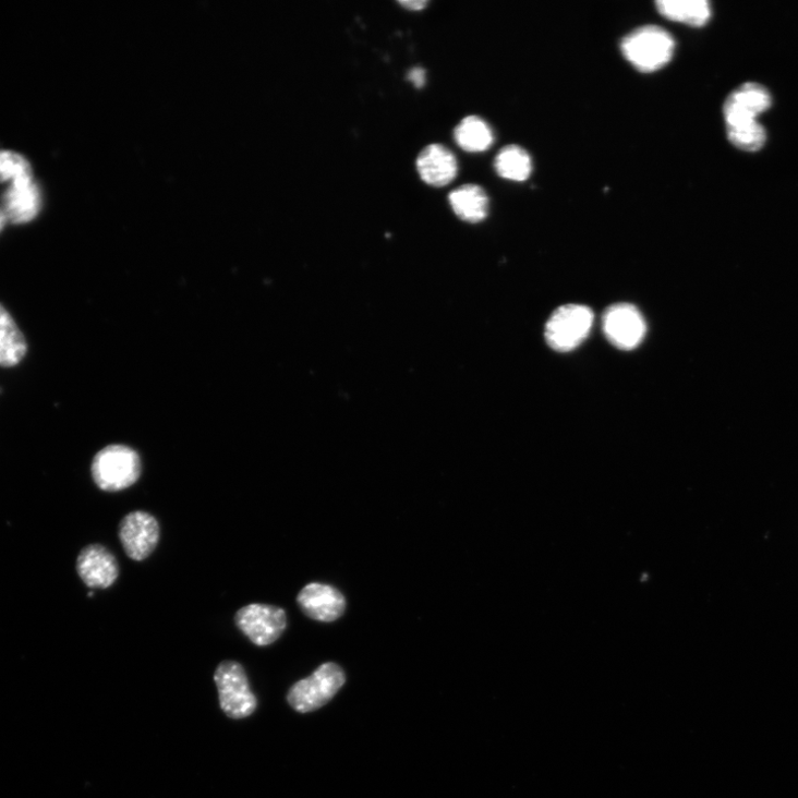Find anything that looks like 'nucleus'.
I'll use <instances>...</instances> for the list:
<instances>
[{
    "instance_id": "obj_1",
    "label": "nucleus",
    "mask_w": 798,
    "mask_h": 798,
    "mask_svg": "<svg viewBox=\"0 0 798 798\" xmlns=\"http://www.w3.org/2000/svg\"><path fill=\"white\" fill-rule=\"evenodd\" d=\"M676 50L674 37L658 26H643L621 41L624 57L642 73H653L667 65Z\"/></svg>"
},
{
    "instance_id": "obj_2",
    "label": "nucleus",
    "mask_w": 798,
    "mask_h": 798,
    "mask_svg": "<svg viewBox=\"0 0 798 798\" xmlns=\"http://www.w3.org/2000/svg\"><path fill=\"white\" fill-rule=\"evenodd\" d=\"M142 459L137 451L123 445L100 450L92 463V476L104 492L117 493L135 485L142 476Z\"/></svg>"
},
{
    "instance_id": "obj_3",
    "label": "nucleus",
    "mask_w": 798,
    "mask_h": 798,
    "mask_svg": "<svg viewBox=\"0 0 798 798\" xmlns=\"http://www.w3.org/2000/svg\"><path fill=\"white\" fill-rule=\"evenodd\" d=\"M344 684L346 674L340 665L324 663L313 675L291 688L288 701L295 711L309 713L328 703Z\"/></svg>"
},
{
    "instance_id": "obj_4",
    "label": "nucleus",
    "mask_w": 798,
    "mask_h": 798,
    "mask_svg": "<svg viewBox=\"0 0 798 798\" xmlns=\"http://www.w3.org/2000/svg\"><path fill=\"white\" fill-rule=\"evenodd\" d=\"M592 311L583 305L559 307L549 318L545 337L548 346L561 353L577 349L589 336L593 324Z\"/></svg>"
},
{
    "instance_id": "obj_5",
    "label": "nucleus",
    "mask_w": 798,
    "mask_h": 798,
    "mask_svg": "<svg viewBox=\"0 0 798 798\" xmlns=\"http://www.w3.org/2000/svg\"><path fill=\"white\" fill-rule=\"evenodd\" d=\"M215 681L219 691L220 706L229 717L240 720L254 713L257 700L240 663L235 661L220 663Z\"/></svg>"
},
{
    "instance_id": "obj_6",
    "label": "nucleus",
    "mask_w": 798,
    "mask_h": 798,
    "mask_svg": "<svg viewBox=\"0 0 798 798\" xmlns=\"http://www.w3.org/2000/svg\"><path fill=\"white\" fill-rule=\"evenodd\" d=\"M772 106V97L762 85L747 83L732 93L723 106L727 135L755 126L758 117Z\"/></svg>"
},
{
    "instance_id": "obj_7",
    "label": "nucleus",
    "mask_w": 798,
    "mask_h": 798,
    "mask_svg": "<svg viewBox=\"0 0 798 798\" xmlns=\"http://www.w3.org/2000/svg\"><path fill=\"white\" fill-rule=\"evenodd\" d=\"M235 625L252 643L265 646L275 643L283 634L288 619L282 608L252 604L237 613Z\"/></svg>"
},
{
    "instance_id": "obj_8",
    "label": "nucleus",
    "mask_w": 798,
    "mask_h": 798,
    "mask_svg": "<svg viewBox=\"0 0 798 798\" xmlns=\"http://www.w3.org/2000/svg\"><path fill=\"white\" fill-rule=\"evenodd\" d=\"M119 540L130 559L143 561L158 546L160 540L159 522L146 511L130 512L119 524Z\"/></svg>"
},
{
    "instance_id": "obj_9",
    "label": "nucleus",
    "mask_w": 798,
    "mask_h": 798,
    "mask_svg": "<svg viewBox=\"0 0 798 798\" xmlns=\"http://www.w3.org/2000/svg\"><path fill=\"white\" fill-rule=\"evenodd\" d=\"M604 331L614 347L622 351H632L643 341L646 325L637 307L621 303L613 305L606 311Z\"/></svg>"
},
{
    "instance_id": "obj_10",
    "label": "nucleus",
    "mask_w": 798,
    "mask_h": 798,
    "mask_svg": "<svg viewBox=\"0 0 798 798\" xmlns=\"http://www.w3.org/2000/svg\"><path fill=\"white\" fill-rule=\"evenodd\" d=\"M298 604L305 616L322 622L338 620L347 608V601L341 591L317 582L310 583L300 591Z\"/></svg>"
},
{
    "instance_id": "obj_11",
    "label": "nucleus",
    "mask_w": 798,
    "mask_h": 798,
    "mask_svg": "<svg viewBox=\"0 0 798 798\" xmlns=\"http://www.w3.org/2000/svg\"><path fill=\"white\" fill-rule=\"evenodd\" d=\"M43 197L34 178L9 185L2 196L0 209L13 225L29 223L41 210Z\"/></svg>"
},
{
    "instance_id": "obj_12",
    "label": "nucleus",
    "mask_w": 798,
    "mask_h": 798,
    "mask_svg": "<svg viewBox=\"0 0 798 798\" xmlns=\"http://www.w3.org/2000/svg\"><path fill=\"white\" fill-rule=\"evenodd\" d=\"M77 572L87 587L107 589L116 582L119 566L116 557L106 547L95 544L81 552Z\"/></svg>"
},
{
    "instance_id": "obj_13",
    "label": "nucleus",
    "mask_w": 798,
    "mask_h": 798,
    "mask_svg": "<svg viewBox=\"0 0 798 798\" xmlns=\"http://www.w3.org/2000/svg\"><path fill=\"white\" fill-rule=\"evenodd\" d=\"M416 165L423 181L433 186L449 184L458 172L455 156L442 145L426 147L420 154Z\"/></svg>"
},
{
    "instance_id": "obj_14",
    "label": "nucleus",
    "mask_w": 798,
    "mask_h": 798,
    "mask_svg": "<svg viewBox=\"0 0 798 798\" xmlns=\"http://www.w3.org/2000/svg\"><path fill=\"white\" fill-rule=\"evenodd\" d=\"M449 204L455 215L462 221L479 223L489 211V198L485 190L476 184H464L449 194Z\"/></svg>"
},
{
    "instance_id": "obj_15",
    "label": "nucleus",
    "mask_w": 798,
    "mask_h": 798,
    "mask_svg": "<svg viewBox=\"0 0 798 798\" xmlns=\"http://www.w3.org/2000/svg\"><path fill=\"white\" fill-rule=\"evenodd\" d=\"M27 342L10 312L0 304V367L17 366L26 356Z\"/></svg>"
},
{
    "instance_id": "obj_16",
    "label": "nucleus",
    "mask_w": 798,
    "mask_h": 798,
    "mask_svg": "<svg viewBox=\"0 0 798 798\" xmlns=\"http://www.w3.org/2000/svg\"><path fill=\"white\" fill-rule=\"evenodd\" d=\"M655 7L663 17L689 26H704L711 19L706 0H658Z\"/></svg>"
},
{
    "instance_id": "obj_17",
    "label": "nucleus",
    "mask_w": 798,
    "mask_h": 798,
    "mask_svg": "<svg viewBox=\"0 0 798 798\" xmlns=\"http://www.w3.org/2000/svg\"><path fill=\"white\" fill-rule=\"evenodd\" d=\"M457 145L469 153H483L494 144V133L486 121L476 116L464 118L455 129Z\"/></svg>"
},
{
    "instance_id": "obj_18",
    "label": "nucleus",
    "mask_w": 798,
    "mask_h": 798,
    "mask_svg": "<svg viewBox=\"0 0 798 798\" xmlns=\"http://www.w3.org/2000/svg\"><path fill=\"white\" fill-rule=\"evenodd\" d=\"M497 173L515 182L525 181L532 172L529 154L519 146H508L500 150L495 160Z\"/></svg>"
},
{
    "instance_id": "obj_19",
    "label": "nucleus",
    "mask_w": 798,
    "mask_h": 798,
    "mask_svg": "<svg viewBox=\"0 0 798 798\" xmlns=\"http://www.w3.org/2000/svg\"><path fill=\"white\" fill-rule=\"evenodd\" d=\"M33 178L32 166L25 157L14 152H0V183L11 185Z\"/></svg>"
},
{
    "instance_id": "obj_20",
    "label": "nucleus",
    "mask_w": 798,
    "mask_h": 798,
    "mask_svg": "<svg viewBox=\"0 0 798 798\" xmlns=\"http://www.w3.org/2000/svg\"><path fill=\"white\" fill-rule=\"evenodd\" d=\"M408 78L416 88H423L426 84V72L422 69H413Z\"/></svg>"
},
{
    "instance_id": "obj_21",
    "label": "nucleus",
    "mask_w": 798,
    "mask_h": 798,
    "mask_svg": "<svg viewBox=\"0 0 798 798\" xmlns=\"http://www.w3.org/2000/svg\"><path fill=\"white\" fill-rule=\"evenodd\" d=\"M399 4L411 11H422L428 5V2H424V0H407V2Z\"/></svg>"
},
{
    "instance_id": "obj_22",
    "label": "nucleus",
    "mask_w": 798,
    "mask_h": 798,
    "mask_svg": "<svg viewBox=\"0 0 798 798\" xmlns=\"http://www.w3.org/2000/svg\"><path fill=\"white\" fill-rule=\"evenodd\" d=\"M8 222L9 221H8L4 213L2 211V209H0V232L3 231V229L5 228Z\"/></svg>"
}]
</instances>
